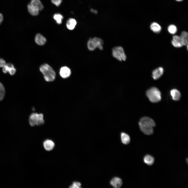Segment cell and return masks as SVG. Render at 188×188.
Masks as SVG:
<instances>
[{
	"instance_id": "obj_9",
	"label": "cell",
	"mask_w": 188,
	"mask_h": 188,
	"mask_svg": "<svg viewBox=\"0 0 188 188\" xmlns=\"http://www.w3.org/2000/svg\"><path fill=\"white\" fill-rule=\"evenodd\" d=\"M164 70L163 68L160 67L154 69L152 72V77L154 80H157L163 74Z\"/></svg>"
},
{
	"instance_id": "obj_22",
	"label": "cell",
	"mask_w": 188,
	"mask_h": 188,
	"mask_svg": "<svg viewBox=\"0 0 188 188\" xmlns=\"http://www.w3.org/2000/svg\"><path fill=\"white\" fill-rule=\"evenodd\" d=\"M14 67V65L10 63H7L3 67L2 70L4 73H6L8 72L9 73L12 68Z\"/></svg>"
},
{
	"instance_id": "obj_12",
	"label": "cell",
	"mask_w": 188,
	"mask_h": 188,
	"mask_svg": "<svg viewBox=\"0 0 188 188\" xmlns=\"http://www.w3.org/2000/svg\"><path fill=\"white\" fill-rule=\"evenodd\" d=\"M31 5L39 11L42 10L44 6L40 0H31L30 3Z\"/></svg>"
},
{
	"instance_id": "obj_3",
	"label": "cell",
	"mask_w": 188,
	"mask_h": 188,
	"mask_svg": "<svg viewBox=\"0 0 188 188\" xmlns=\"http://www.w3.org/2000/svg\"><path fill=\"white\" fill-rule=\"evenodd\" d=\"M103 44V41L101 39L95 37L89 38L87 42V46L88 49L91 51H93L97 48L102 50Z\"/></svg>"
},
{
	"instance_id": "obj_15",
	"label": "cell",
	"mask_w": 188,
	"mask_h": 188,
	"mask_svg": "<svg viewBox=\"0 0 188 188\" xmlns=\"http://www.w3.org/2000/svg\"><path fill=\"white\" fill-rule=\"evenodd\" d=\"M181 43L183 45H188V34L186 31H183L182 32L180 36Z\"/></svg>"
},
{
	"instance_id": "obj_21",
	"label": "cell",
	"mask_w": 188,
	"mask_h": 188,
	"mask_svg": "<svg viewBox=\"0 0 188 188\" xmlns=\"http://www.w3.org/2000/svg\"><path fill=\"white\" fill-rule=\"evenodd\" d=\"M53 17L58 24H60L62 23L63 17L61 14L58 13H56L54 15Z\"/></svg>"
},
{
	"instance_id": "obj_2",
	"label": "cell",
	"mask_w": 188,
	"mask_h": 188,
	"mask_svg": "<svg viewBox=\"0 0 188 188\" xmlns=\"http://www.w3.org/2000/svg\"><path fill=\"white\" fill-rule=\"evenodd\" d=\"M40 70L43 74L45 80L48 82L54 81L56 77V73L52 68L47 64L41 65Z\"/></svg>"
},
{
	"instance_id": "obj_6",
	"label": "cell",
	"mask_w": 188,
	"mask_h": 188,
	"mask_svg": "<svg viewBox=\"0 0 188 188\" xmlns=\"http://www.w3.org/2000/svg\"><path fill=\"white\" fill-rule=\"evenodd\" d=\"M112 55L114 58L120 61H125L126 59V56L124 49L120 46H115L112 48Z\"/></svg>"
},
{
	"instance_id": "obj_18",
	"label": "cell",
	"mask_w": 188,
	"mask_h": 188,
	"mask_svg": "<svg viewBox=\"0 0 188 188\" xmlns=\"http://www.w3.org/2000/svg\"><path fill=\"white\" fill-rule=\"evenodd\" d=\"M120 136L121 140L123 144H127L130 143V137L125 132H122L121 133Z\"/></svg>"
},
{
	"instance_id": "obj_4",
	"label": "cell",
	"mask_w": 188,
	"mask_h": 188,
	"mask_svg": "<svg viewBox=\"0 0 188 188\" xmlns=\"http://www.w3.org/2000/svg\"><path fill=\"white\" fill-rule=\"evenodd\" d=\"M146 95L150 101L152 103H157L161 99V93L159 90L155 87H152L146 92Z\"/></svg>"
},
{
	"instance_id": "obj_10",
	"label": "cell",
	"mask_w": 188,
	"mask_h": 188,
	"mask_svg": "<svg viewBox=\"0 0 188 188\" xmlns=\"http://www.w3.org/2000/svg\"><path fill=\"white\" fill-rule=\"evenodd\" d=\"M122 181L121 179L118 177L113 178L110 181V184L115 188L120 187L122 184Z\"/></svg>"
},
{
	"instance_id": "obj_24",
	"label": "cell",
	"mask_w": 188,
	"mask_h": 188,
	"mask_svg": "<svg viewBox=\"0 0 188 188\" xmlns=\"http://www.w3.org/2000/svg\"><path fill=\"white\" fill-rule=\"evenodd\" d=\"M168 30L170 33L174 34L177 32V29L175 26L173 25H171L168 27Z\"/></svg>"
},
{
	"instance_id": "obj_28",
	"label": "cell",
	"mask_w": 188,
	"mask_h": 188,
	"mask_svg": "<svg viewBox=\"0 0 188 188\" xmlns=\"http://www.w3.org/2000/svg\"><path fill=\"white\" fill-rule=\"evenodd\" d=\"M3 20V16L2 14L0 13V25Z\"/></svg>"
},
{
	"instance_id": "obj_16",
	"label": "cell",
	"mask_w": 188,
	"mask_h": 188,
	"mask_svg": "<svg viewBox=\"0 0 188 188\" xmlns=\"http://www.w3.org/2000/svg\"><path fill=\"white\" fill-rule=\"evenodd\" d=\"M76 24V20L72 18L69 19L66 23V26L67 28L70 30H73Z\"/></svg>"
},
{
	"instance_id": "obj_13",
	"label": "cell",
	"mask_w": 188,
	"mask_h": 188,
	"mask_svg": "<svg viewBox=\"0 0 188 188\" xmlns=\"http://www.w3.org/2000/svg\"><path fill=\"white\" fill-rule=\"evenodd\" d=\"M171 43L172 45L176 48H180L183 46L180 36L177 35H174L173 36Z\"/></svg>"
},
{
	"instance_id": "obj_25",
	"label": "cell",
	"mask_w": 188,
	"mask_h": 188,
	"mask_svg": "<svg viewBox=\"0 0 188 188\" xmlns=\"http://www.w3.org/2000/svg\"><path fill=\"white\" fill-rule=\"evenodd\" d=\"M81 184L78 181H74L72 185L70 186L69 188H80L81 187Z\"/></svg>"
},
{
	"instance_id": "obj_8",
	"label": "cell",
	"mask_w": 188,
	"mask_h": 188,
	"mask_svg": "<svg viewBox=\"0 0 188 188\" xmlns=\"http://www.w3.org/2000/svg\"><path fill=\"white\" fill-rule=\"evenodd\" d=\"M43 146L44 149L49 151L52 150L54 148L55 144L54 142L50 139H46L43 142Z\"/></svg>"
},
{
	"instance_id": "obj_27",
	"label": "cell",
	"mask_w": 188,
	"mask_h": 188,
	"mask_svg": "<svg viewBox=\"0 0 188 188\" xmlns=\"http://www.w3.org/2000/svg\"><path fill=\"white\" fill-rule=\"evenodd\" d=\"M5 64V61L2 58H0V67H3Z\"/></svg>"
},
{
	"instance_id": "obj_17",
	"label": "cell",
	"mask_w": 188,
	"mask_h": 188,
	"mask_svg": "<svg viewBox=\"0 0 188 188\" xmlns=\"http://www.w3.org/2000/svg\"><path fill=\"white\" fill-rule=\"evenodd\" d=\"M150 28L152 31L156 33H159L161 30V26L156 22H153L151 24Z\"/></svg>"
},
{
	"instance_id": "obj_14",
	"label": "cell",
	"mask_w": 188,
	"mask_h": 188,
	"mask_svg": "<svg viewBox=\"0 0 188 188\" xmlns=\"http://www.w3.org/2000/svg\"><path fill=\"white\" fill-rule=\"evenodd\" d=\"M170 94L172 99L175 101H178L180 100L181 94L180 92L176 89H173L170 91Z\"/></svg>"
},
{
	"instance_id": "obj_19",
	"label": "cell",
	"mask_w": 188,
	"mask_h": 188,
	"mask_svg": "<svg viewBox=\"0 0 188 188\" xmlns=\"http://www.w3.org/2000/svg\"><path fill=\"white\" fill-rule=\"evenodd\" d=\"M144 161L147 164L151 166L154 163V159L152 156L147 155L144 157Z\"/></svg>"
},
{
	"instance_id": "obj_26",
	"label": "cell",
	"mask_w": 188,
	"mask_h": 188,
	"mask_svg": "<svg viewBox=\"0 0 188 188\" xmlns=\"http://www.w3.org/2000/svg\"><path fill=\"white\" fill-rule=\"evenodd\" d=\"M51 2L57 7L59 6L61 4L62 0H51Z\"/></svg>"
},
{
	"instance_id": "obj_1",
	"label": "cell",
	"mask_w": 188,
	"mask_h": 188,
	"mask_svg": "<svg viewBox=\"0 0 188 188\" xmlns=\"http://www.w3.org/2000/svg\"><path fill=\"white\" fill-rule=\"evenodd\" d=\"M139 125L143 132L146 135H150L153 134V128L155 126L156 124L154 120L150 118L143 117L140 119Z\"/></svg>"
},
{
	"instance_id": "obj_23",
	"label": "cell",
	"mask_w": 188,
	"mask_h": 188,
	"mask_svg": "<svg viewBox=\"0 0 188 188\" xmlns=\"http://www.w3.org/2000/svg\"><path fill=\"white\" fill-rule=\"evenodd\" d=\"M5 94V88L3 84L0 83V102L4 98Z\"/></svg>"
},
{
	"instance_id": "obj_5",
	"label": "cell",
	"mask_w": 188,
	"mask_h": 188,
	"mask_svg": "<svg viewBox=\"0 0 188 188\" xmlns=\"http://www.w3.org/2000/svg\"><path fill=\"white\" fill-rule=\"evenodd\" d=\"M29 121L30 125L32 126L42 125L44 122L43 115L42 113H32L30 116Z\"/></svg>"
},
{
	"instance_id": "obj_11",
	"label": "cell",
	"mask_w": 188,
	"mask_h": 188,
	"mask_svg": "<svg viewBox=\"0 0 188 188\" xmlns=\"http://www.w3.org/2000/svg\"><path fill=\"white\" fill-rule=\"evenodd\" d=\"M35 40L36 43L40 45H44L46 41L45 38L40 33H37L36 34Z\"/></svg>"
},
{
	"instance_id": "obj_20",
	"label": "cell",
	"mask_w": 188,
	"mask_h": 188,
	"mask_svg": "<svg viewBox=\"0 0 188 188\" xmlns=\"http://www.w3.org/2000/svg\"><path fill=\"white\" fill-rule=\"evenodd\" d=\"M27 9L29 13L33 16L38 15L39 11L33 7L30 3L27 5Z\"/></svg>"
},
{
	"instance_id": "obj_7",
	"label": "cell",
	"mask_w": 188,
	"mask_h": 188,
	"mask_svg": "<svg viewBox=\"0 0 188 188\" xmlns=\"http://www.w3.org/2000/svg\"><path fill=\"white\" fill-rule=\"evenodd\" d=\"M71 71L69 68L66 66H63L60 69V75L63 78L65 79L69 77L71 75Z\"/></svg>"
},
{
	"instance_id": "obj_29",
	"label": "cell",
	"mask_w": 188,
	"mask_h": 188,
	"mask_svg": "<svg viewBox=\"0 0 188 188\" xmlns=\"http://www.w3.org/2000/svg\"><path fill=\"white\" fill-rule=\"evenodd\" d=\"M176 1L178 2H181L183 1V0H176Z\"/></svg>"
}]
</instances>
